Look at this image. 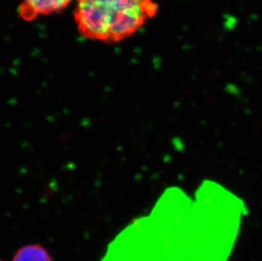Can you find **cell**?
Listing matches in <instances>:
<instances>
[{
  "label": "cell",
  "mask_w": 262,
  "mask_h": 261,
  "mask_svg": "<svg viewBox=\"0 0 262 261\" xmlns=\"http://www.w3.org/2000/svg\"><path fill=\"white\" fill-rule=\"evenodd\" d=\"M74 18L88 39L118 42L128 38L158 13L155 0H77Z\"/></svg>",
  "instance_id": "6da1fadb"
},
{
  "label": "cell",
  "mask_w": 262,
  "mask_h": 261,
  "mask_svg": "<svg viewBox=\"0 0 262 261\" xmlns=\"http://www.w3.org/2000/svg\"><path fill=\"white\" fill-rule=\"evenodd\" d=\"M72 0H21L19 14L23 20L32 21L40 15L59 12Z\"/></svg>",
  "instance_id": "7a4b0ae2"
},
{
  "label": "cell",
  "mask_w": 262,
  "mask_h": 261,
  "mask_svg": "<svg viewBox=\"0 0 262 261\" xmlns=\"http://www.w3.org/2000/svg\"><path fill=\"white\" fill-rule=\"evenodd\" d=\"M12 261H52V258L45 247L33 244L18 249Z\"/></svg>",
  "instance_id": "3957f363"
},
{
  "label": "cell",
  "mask_w": 262,
  "mask_h": 261,
  "mask_svg": "<svg viewBox=\"0 0 262 261\" xmlns=\"http://www.w3.org/2000/svg\"><path fill=\"white\" fill-rule=\"evenodd\" d=\"M0 261H3L2 259H0Z\"/></svg>",
  "instance_id": "277c9868"
}]
</instances>
